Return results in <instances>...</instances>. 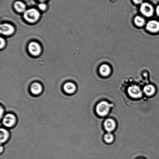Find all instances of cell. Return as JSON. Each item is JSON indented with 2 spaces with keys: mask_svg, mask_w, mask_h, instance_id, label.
<instances>
[{
  "mask_svg": "<svg viewBox=\"0 0 159 159\" xmlns=\"http://www.w3.org/2000/svg\"><path fill=\"white\" fill-rule=\"evenodd\" d=\"M2 120V123L6 128H12L15 127L17 123L16 116L11 113H7L4 115Z\"/></svg>",
  "mask_w": 159,
  "mask_h": 159,
  "instance_id": "1",
  "label": "cell"
},
{
  "mask_svg": "<svg viewBox=\"0 0 159 159\" xmlns=\"http://www.w3.org/2000/svg\"><path fill=\"white\" fill-rule=\"evenodd\" d=\"M39 17V12L35 9H29L24 12V18L29 22H35L38 20Z\"/></svg>",
  "mask_w": 159,
  "mask_h": 159,
  "instance_id": "2",
  "label": "cell"
},
{
  "mask_svg": "<svg viewBox=\"0 0 159 159\" xmlns=\"http://www.w3.org/2000/svg\"><path fill=\"white\" fill-rule=\"evenodd\" d=\"M111 105L108 103L103 101L98 104L96 107L97 113L99 116H104L108 114Z\"/></svg>",
  "mask_w": 159,
  "mask_h": 159,
  "instance_id": "3",
  "label": "cell"
},
{
  "mask_svg": "<svg viewBox=\"0 0 159 159\" xmlns=\"http://www.w3.org/2000/svg\"><path fill=\"white\" fill-rule=\"evenodd\" d=\"M142 13L146 16H150L153 12V8L152 6L148 3H143L140 8Z\"/></svg>",
  "mask_w": 159,
  "mask_h": 159,
  "instance_id": "4",
  "label": "cell"
},
{
  "mask_svg": "<svg viewBox=\"0 0 159 159\" xmlns=\"http://www.w3.org/2000/svg\"><path fill=\"white\" fill-rule=\"evenodd\" d=\"M63 89L66 94L72 95L75 94L77 91V87L72 82H68L63 85Z\"/></svg>",
  "mask_w": 159,
  "mask_h": 159,
  "instance_id": "5",
  "label": "cell"
},
{
  "mask_svg": "<svg viewBox=\"0 0 159 159\" xmlns=\"http://www.w3.org/2000/svg\"><path fill=\"white\" fill-rule=\"evenodd\" d=\"M129 95L132 97L138 98L141 97L142 93L139 87L137 86L129 87L128 90Z\"/></svg>",
  "mask_w": 159,
  "mask_h": 159,
  "instance_id": "6",
  "label": "cell"
},
{
  "mask_svg": "<svg viewBox=\"0 0 159 159\" xmlns=\"http://www.w3.org/2000/svg\"><path fill=\"white\" fill-rule=\"evenodd\" d=\"M43 87L40 84L35 82L31 86L30 90L31 93L34 96H39L43 92Z\"/></svg>",
  "mask_w": 159,
  "mask_h": 159,
  "instance_id": "7",
  "label": "cell"
},
{
  "mask_svg": "<svg viewBox=\"0 0 159 159\" xmlns=\"http://www.w3.org/2000/svg\"><path fill=\"white\" fill-rule=\"evenodd\" d=\"M29 52L34 56L39 55L41 52V48L38 43L32 42L30 44L29 46Z\"/></svg>",
  "mask_w": 159,
  "mask_h": 159,
  "instance_id": "8",
  "label": "cell"
},
{
  "mask_svg": "<svg viewBox=\"0 0 159 159\" xmlns=\"http://www.w3.org/2000/svg\"><path fill=\"white\" fill-rule=\"evenodd\" d=\"M1 145H3L7 143L10 138V132L5 128H1Z\"/></svg>",
  "mask_w": 159,
  "mask_h": 159,
  "instance_id": "9",
  "label": "cell"
},
{
  "mask_svg": "<svg viewBox=\"0 0 159 159\" xmlns=\"http://www.w3.org/2000/svg\"><path fill=\"white\" fill-rule=\"evenodd\" d=\"M0 31L1 33L3 35H9L14 32V28L11 25L4 23L1 25Z\"/></svg>",
  "mask_w": 159,
  "mask_h": 159,
  "instance_id": "10",
  "label": "cell"
},
{
  "mask_svg": "<svg viewBox=\"0 0 159 159\" xmlns=\"http://www.w3.org/2000/svg\"><path fill=\"white\" fill-rule=\"evenodd\" d=\"M146 29L151 32H158L159 31V23L154 20L149 21L146 25Z\"/></svg>",
  "mask_w": 159,
  "mask_h": 159,
  "instance_id": "11",
  "label": "cell"
},
{
  "mask_svg": "<svg viewBox=\"0 0 159 159\" xmlns=\"http://www.w3.org/2000/svg\"><path fill=\"white\" fill-rule=\"evenodd\" d=\"M115 123L113 120L109 119L107 120L104 123V126L105 129L107 132H111L115 129Z\"/></svg>",
  "mask_w": 159,
  "mask_h": 159,
  "instance_id": "12",
  "label": "cell"
},
{
  "mask_svg": "<svg viewBox=\"0 0 159 159\" xmlns=\"http://www.w3.org/2000/svg\"><path fill=\"white\" fill-rule=\"evenodd\" d=\"M16 10L20 12H24L25 10L26 6L24 3L20 1H17L14 4Z\"/></svg>",
  "mask_w": 159,
  "mask_h": 159,
  "instance_id": "13",
  "label": "cell"
},
{
  "mask_svg": "<svg viewBox=\"0 0 159 159\" xmlns=\"http://www.w3.org/2000/svg\"><path fill=\"white\" fill-rule=\"evenodd\" d=\"M144 91L148 96H151L155 93V90L153 86L148 85L145 87L144 88Z\"/></svg>",
  "mask_w": 159,
  "mask_h": 159,
  "instance_id": "14",
  "label": "cell"
},
{
  "mask_svg": "<svg viewBox=\"0 0 159 159\" xmlns=\"http://www.w3.org/2000/svg\"><path fill=\"white\" fill-rule=\"evenodd\" d=\"M100 72L103 76H107L110 74V69L108 65H103L100 68Z\"/></svg>",
  "mask_w": 159,
  "mask_h": 159,
  "instance_id": "15",
  "label": "cell"
},
{
  "mask_svg": "<svg viewBox=\"0 0 159 159\" xmlns=\"http://www.w3.org/2000/svg\"><path fill=\"white\" fill-rule=\"evenodd\" d=\"M134 21L135 24L139 26H143L145 22L144 19L139 16L135 17Z\"/></svg>",
  "mask_w": 159,
  "mask_h": 159,
  "instance_id": "16",
  "label": "cell"
},
{
  "mask_svg": "<svg viewBox=\"0 0 159 159\" xmlns=\"http://www.w3.org/2000/svg\"><path fill=\"white\" fill-rule=\"evenodd\" d=\"M104 140L106 142L108 143H110L113 141L114 140V137L112 134L108 133L107 134L104 136Z\"/></svg>",
  "mask_w": 159,
  "mask_h": 159,
  "instance_id": "17",
  "label": "cell"
},
{
  "mask_svg": "<svg viewBox=\"0 0 159 159\" xmlns=\"http://www.w3.org/2000/svg\"><path fill=\"white\" fill-rule=\"evenodd\" d=\"M38 6L39 8L42 11H44L46 8V5L44 4V3H40V4Z\"/></svg>",
  "mask_w": 159,
  "mask_h": 159,
  "instance_id": "18",
  "label": "cell"
},
{
  "mask_svg": "<svg viewBox=\"0 0 159 159\" xmlns=\"http://www.w3.org/2000/svg\"><path fill=\"white\" fill-rule=\"evenodd\" d=\"M4 109L3 108L2 105H1V119H2L3 117L4 116Z\"/></svg>",
  "mask_w": 159,
  "mask_h": 159,
  "instance_id": "19",
  "label": "cell"
},
{
  "mask_svg": "<svg viewBox=\"0 0 159 159\" xmlns=\"http://www.w3.org/2000/svg\"><path fill=\"white\" fill-rule=\"evenodd\" d=\"M5 44V40L4 39H2L1 37V48H2L4 47Z\"/></svg>",
  "mask_w": 159,
  "mask_h": 159,
  "instance_id": "20",
  "label": "cell"
},
{
  "mask_svg": "<svg viewBox=\"0 0 159 159\" xmlns=\"http://www.w3.org/2000/svg\"><path fill=\"white\" fill-rule=\"evenodd\" d=\"M133 1L135 4H139L142 2L143 0H133Z\"/></svg>",
  "mask_w": 159,
  "mask_h": 159,
  "instance_id": "21",
  "label": "cell"
},
{
  "mask_svg": "<svg viewBox=\"0 0 159 159\" xmlns=\"http://www.w3.org/2000/svg\"><path fill=\"white\" fill-rule=\"evenodd\" d=\"M156 12L157 15L159 16V5L157 6V7Z\"/></svg>",
  "mask_w": 159,
  "mask_h": 159,
  "instance_id": "22",
  "label": "cell"
},
{
  "mask_svg": "<svg viewBox=\"0 0 159 159\" xmlns=\"http://www.w3.org/2000/svg\"><path fill=\"white\" fill-rule=\"evenodd\" d=\"M1 153H2V151H4V147H2V146H1Z\"/></svg>",
  "mask_w": 159,
  "mask_h": 159,
  "instance_id": "23",
  "label": "cell"
},
{
  "mask_svg": "<svg viewBox=\"0 0 159 159\" xmlns=\"http://www.w3.org/2000/svg\"><path fill=\"white\" fill-rule=\"evenodd\" d=\"M38 1L41 2H43L46 1V0H38Z\"/></svg>",
  "mask_w": 159,
  "mask_h": 159,
  "instance_id": "24",
  "label": "cell"
},
{
  "mask_svg": "<svg viewBox=\"0 0 159 159\" xmlns=\"http://www.w3.org/2000/svg\"></svg>",
  "mask_w": 159,
  "mask_h": 159,
  "instance_id": "25",
  "label": "cell"
}]
</instances>
